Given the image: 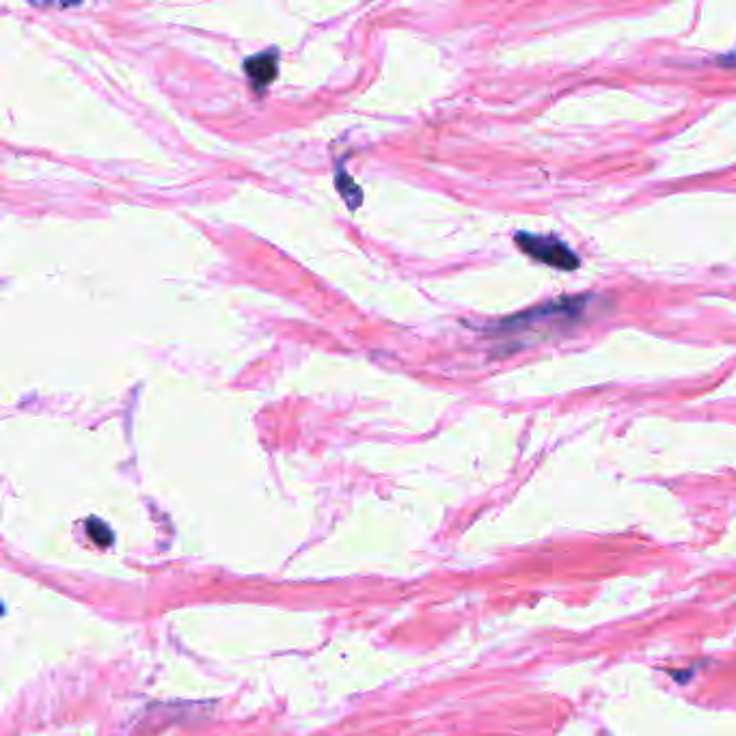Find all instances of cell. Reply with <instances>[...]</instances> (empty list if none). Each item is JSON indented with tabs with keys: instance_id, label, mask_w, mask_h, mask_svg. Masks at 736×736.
<instances>
[{
	"instance_id": "2",
	"label": "cell",
	"mask_w": 736,
	"mask_h": 736,
	"mask_svg": "<svg viewBox=\"0 0 736 736\" xmlns=\"http://www.w3.org/2000/svg\"><path fill=\"white\" fill-rule=\"evenodd\" d=\"M244 70L251 76V80L255 85H268L270 80H275L277 76V54H262V57H253L244 65Z\"/></svg>"
},
{
	"instance_id": "1",
	"label": "cell",
	"mask_w": 736,
	"mask_h": 736,
	"mask_svg": "<svg viewBox=\"0 0 736 736\" xmlns=\"http://www.w3.org/2000/svg\"><path fill=\"white\" fill-rule=\"evenodd\" d=\"M516 244H519V249L525 251L529 257H534V260L547 264V266L562 268V270L579 268V257L572 253L564 242L555 240V238L519 234L516 236Z\"/></svg>"
},
{
	"instance_id": "3",
	"label": "cell",
	"mask_w": 736,
	"mask_h": 736,
	"mask_svg": "<svg viewBox=\"0 0 736 736\" xmlns=\"http://www.w3.org/2000/svg\"><path fill=\"white\" fill-rule=\"evenodd\" d=\"M89 534L93 536V540L102 544V547H106V544H111L113 540V534L108 531L106 525H102L100 521H89Z\"/></svg>"
}]
</instances>
